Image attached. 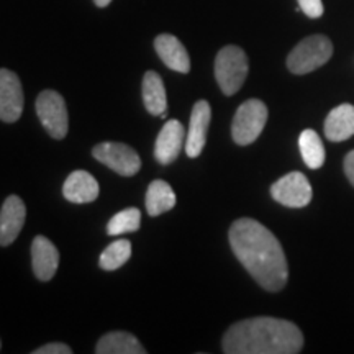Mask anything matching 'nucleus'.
Masks as SVG:
<instances>
[{"instance_id": "nucleus-3", "label": "nucleus", "mask_w": 354, "mask_h": 354, "mask_svg": "<svg viewBox=\"0 0 354 354\" xmlns=\"http://www.w3.org/2000/svg\"><path fill=\"white\" fill-rule=\"evenodd\" d=\"M250 63L246 53L240 46L221 48L215 57V79L225 95H234L248 77Z\"/></svg>"}, {"instance_id": "nucleus-17", "label": "nucleus", "mask_w": 354, "mask_h": 354, "mask_svg": "<svg viewBox=\"0 0 354 354\" xmlns=\"http://www.w3.org/2000/svg\"><path fill=\"white\" fill-rule=\"evenodd\" d=\"M97 354H146L141 343L128 331H112L97 342Z\"/></svg>"}, {"instance_id": "nucleus-1", "label": "nucleus", "mask_w": 354, "mask_h": 354, "mask_svg": "<svg viewBox=\"0 0 354 354\" xmlns=\"http://www.w3.org/2000/svg\"><path fill=\"white\" fill-rule=\"evenodd\" d=\"M228 236L234 256L263 289H284L289 279L287 259L271 230L253 218H240L232 225Z\"/></svg>"}, {"instance_id": "nucleus-2", "label": "nucleus", "mask_w": 354, "mask_h": 354, "mask_svg": "<svg viewBox=\"0 0 354 354\" xmlns=\"http://www.w3.org/2000/svg\"><path fill=\"white\" fill-rule=\"evenodd\" d=\"M221 346L227 354H297L304 335L292 322L256 317L230 326Z\"/></svg>"}, {"instance_id": "nucleus-4", "label": "nucleus", "mask_w": 354, "mask_h": 354, "mask_svg": "<svg viewBox=\"0 0 354 354\" xmlns=\"http://www.w3.org/2000/svg\"><path fill=\"white\" fill-rule=\"evenodd\" d=\"M333 55V43L325 35H313L300 41L287 56V68L290 73L308 74L322 68Z\"/></svg>"}, {"instance_id": "nucleus-20", "label": "nucleus", "mask_w": 354, "mask_h": 354, "mask_svg": "<svg viewBox=\"0 0 354 354\" xmlns=\"http://www.w3.org/2000/svg\"><path fill=\"white\" fill-rule=\"evenodd\" d=\"M299 148L304 162L310 169H318L325 162V146L315 130H304L299 136Z\"/></svg>"}, {"instance_id": "nucleus-6", "label": "nucleus", "mask_w": 354, "mask_h": 354, "mask_svg": "<svg viewBox=\"0 0 354 354\" xmlns=\"http://www.w3.org/2000/svg\"><path fill=\"white\" fill-rule=\"evenodd\" d=\"M37 113L51 138H66L69 130V115L63 95L55 91H43L37 99Z\"/></svg>"}, {"instance_id": "nucleus-5", "label": "nucleus", "mask_w": 354, "mask_h": 354, "mask_svg": "<svg viewBox=\"0 0 354 354\" xmlns=\"http://www.w3.org/2000/svg\"><path fill=\"white\" fill-rule=\"evenodd\" d=\"M266 122H268V107L264 102L258 99H250L238 107L234 113L232 136L234 143L248 146L254 143L263 133Z\"/></svg>"}, {"instance_id": "nucleus-16", "label": "nucleus", "mask_w": 354, "mask_h": 354, "mask_svg": "<svg viewBox=\"0 0 354 354\" xmlns=\"http://www.w3.org/2000/svg\"><path fill=\"white\" fill-rule=\"evenodd\" d=\"M325 135L330 141H344L354 135V105L342 104L325 120Z\"/></svg>"}, {"instance_id": "nucleus-27", "label": "nucleus", "mask_w": 354, "mask_h": 354, "mask_svg": "<svg viewBox=\"0 0 354 354\" xmlns=\"http://www.w3.org/2000/svg\"><path fill=\"white\" fill-rule=\"evenodd\" d=\"M0 346H2V343H0Z\"/></svg>"}, {"instance_id": "nucleus-11", "label": "nucleus", "mask_w": 354, "mask_h": 354, "mask_svg": "<svg viewBox=\"0 0 354 354\" xmlns=\"http://www.w3.org/2000/svg\"><path fill=\"white\" fill-rule=\"evenodd\" d=\"M25 202L19 196H8L0 210V246H10L25 225Z\"/></svg>"}, {"instance_id": "nucleus-25", "label": "nucleus", "mask_w": 354, "mask_h": 354, "mask_svg": "<svg viewBox=\"0 0 354 354\" xmlns=\"http://www.w3.org/2000/svg\"><path fill=\"white\" fill-rule=\"evenodd\" d=\"M344 174H346L349 183L354 185V151H351L344 158Z\"/></svg>"}, {"instance_id": "nucleus-14", "label": "nucleus", "mask_w": 354, "mask_h": 354, "mask_svg": "<svg viewBox=\"0 0 354 354\" xmlns=\"http://www.w3.org/2000/svg\"><path fill=\"white\" fill-rule=\"evenodd\" d=\"M154 50L158 56L167 68L176 71V73L187 74L190 71V57L184 44L176 38L174 35L162 33L154 39Z\"/></svg>"}, {"instance_id": "nucleus-7", "label": "nucleus", "mask_w": 354, "mask_h": 354, "mask_svg": "<svg viewBox=\"0 0 354 354\" xmlns=\"http://www.w3.org/2000/svg\"><path fill=\"white\" fill-rule=\"evenodd\" d=\"M92 156L102 165L113 169L117 174L125 177L135 176L141 169V159L138 153L125 143L105 141V143L94 146Z\"/></svg>"}, {"instance_id": "nucleus-9", "label": "nucleus", "mask_w": 354, "mask_h": 354, "mask_svg": "<svg viewBox=\"0 0 354 354\" xmlns=\"http://www.w3.org/2000/svg\"><path fill=\"white\" fill-rule=\"evenodd\" d=\"M24 87L19 76L10 69H0V120L13 123L24 112Z\"/></svg>"}, {"instance_id": "nucleus-21", "label": "nucleus", "mask_w": 354, "mask_h": 354, "mask_svg": "<svg viewBox=\"0 0 354 354\" xmlns=\"http://www.w3.org/2000/svg\"><path fill=\"white\" fill-rule=\"evenodd\" d=\"M131 256V243L128 240L113 241L100 254L99 264L104 271H115V269L122 268L123 264L128 263Z\"/></svg>"}, {"instance_id": "nucleus-26", "label": "nucleus", "mask_w": 354, "mask_h": 354, "mask_svg": "<svg viewBox=\"0 0 354 354\" xmlns=\"http://www.w3.org/2000/svg\"><path fill=\"white\" fill-rule=\"evenodd\" d=\"M110 2H112V0H94V3H95V6H97V7H100V8L107 7Z\"/></svg>"}, {"instance_id": "nucleus-18", "label": "nucleus", "mask_w": 354, "mask_h": 354, "mask_svg": "<svg viewBox=\"0 0 354 354\" xmlns=\"http://www.w3.org/2000/svg\"><path fill=\"white\" fill-rule=\"evenodd\" d=\"M143 102L145 107L151 115H161L167 110L166 87L161 76L148 71L143 77Z\"/></svg>"}, {"instance_id": "nucleus-23", "label": "nucleus", "mask_w": 354, "mask_h": 354, "mask_svg": "<svg viewBox=\"0 0 354 354\" xmlns=\"http://www.w3.org/2000/svg\"><path fill=\"white\" fill-rule=\"evenodd\" d=\"M300 10H302L308 19H320L323 15V2L322 0H297Z\"/></svg>"}, {"instance_id": "nucleus-19", "label": "nucleus", "mask_w": 354, "mask_h": 354, "mask_svg": "<svg viewBox=\"0 0 354 354\" xmlns=\"http://www.w3.org/2000/svg\"><path fill=\"white\" fill-rule=\"evenodd\" d=\"M176 205V194L166 180H153L146 192V212L151 216L166 214Z\"/></svg>"}, {"instance_id": "nucleus-15", "label": "nucleus", "mask_w": 354, "mask_h": 354, "mask_svg": "<svg viewBox=\"0 0 354 354\" xmlns=\"http://www.w3.org/2000/svg\"><path fill=\"white\" fill-rule=\"evenodd\" d=\"M99 184L87 171L71 172L63 185L66 201L73 203H88L99 197Z\"/></svg>"}, {"instance_id": "nucleus-12", "label": "nucleus", "mask_w": 354, "mask_h": 354, "mask_svg": "<svg viewBox=\"0 0 354 354\" xmlns=\"http://www.w3.org/2000/svg\"><path fill=\"white\" fill-rule=\"evenodd\" d=\"M185 141L184 125L177 120H167L159 131L154 145V158L159 165H171L179 156Z\"/></svg>"}, {"instance_id": "nucleus-22", "label": "nucleus", "mask_w": 354, "mask_h": 354, "mask_svg": "<svg viewBox=\"0 0 354 354\" xmlns=\"http://www.w3.org/2000/svg\"><path fill=\"white\" fill-rule=\"evenodd\" d=\"M141 227V214L138 209L135 207H130V209H125L118 212L117 215H113L110 218L107 225V233L110 236H118V234L123 233H133Z\"/></svg>"}, {"instance_id": "nucleus-24", "label": "nucleus", "mask_w": 354, "mask_h": 354, "mask_svg": "<svg viewBox=\"0 0 354 354\" xmlns=\"http://www.w3.org/2000/svg\"><path fill=\"white\" fill-rule=\"evenodd\" d=\"M71 353H73V349L64 343H48L33 351V354H71Z\"/></svg>"}, {"instance_id": "nucleus-8", "label": "nucleus", "mask_w": 354, "mask_h": 354, "mask_svg": "<svg viewBox=\"0 0 354 354\" xmlns=\"http://www.w3.org/2000/svg\"><path fill=\"white\" fill-rule=\"evenodd\" d=\"M312 185L302 172H289L271 185V196L276 202L290 209H302L312 201Z\"/></svg>"}, {"instance_id": "nucleus-13", "label": "nucleus", "mask_w": 354, "mask_h": 354, "mask_svg": "<svg viewBox=\"0 0 354 354\" xmlns=\"http://www.w3.org/2000/svg\"><path fill=\"white\" fill-rule=\"evenodd\" d=\"M32 266L35 276L43 282L51 281L59 266V253L56 246L41 234L32 243Z\"/></svg>"}, {"instance_id": "nucleus-10", "label": "nucleus", "mask_w": 354, "mask_h": 354, "mask_svg": "<svg viewBox=\"0 0 354 354\" xmlns=\"http://www.w3.org/2000/svg\"><path fill=\"white\" fill-rule=\"evenodd\" d=\"M212 120V109L207 100H198L190 113L189 133L185 136V153L189 158L201 156L207 143V131Z\"/></svg>"}]
</instances>
